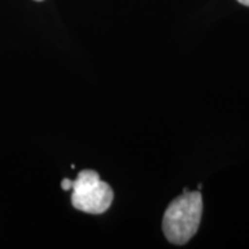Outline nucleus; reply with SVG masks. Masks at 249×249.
Wrapping results in <instances>:
<instances>
[{
    "mask_svg": "<svg viewBox=\"0 0 249 249\" xmlns=\"http://www.w3.org/2000/svg\"><path fill=\"white\" fill-rule=\"evenodd\" d=\"M35 1H43V0H35Z\"/></svg>",
    "mask_w": 249,
    "mask_h": 249,
    "instance_id": "nucleus-5",
    "label": "nucleus"
},
{
    "mask_svg": "<svg viewBox=\"0 0 249 249\" xmlns=\"http://www.w3.org/2000/svg\"><path fill=\"white\" fill-rule=\"evenodd\" d=\"M112 201V188L100 178L96 170H82L78 178L72 183L71 204L80 212L90 214L104 213L111 206Z\"/></svg>",
    "mask_w": 249,
    "mask_h": 249,
    "instance_id": "nucleus-2",
    "label": "nucleus"
},
{
    "mask_svg": "<svg viewBox=\"0 0 249 249\" xmlns=\"http://www.w3.org/2000/svg\"><path fill=\"white\" fill-rule=\"evenodd\" d=\"M204 212L201 191H184L172 199L162 219V230L170 244L184 245L198 231Z\"/></svg>",
    "mask_w": 249,
    "mask_h": 249,
    "instance_id": "nucleus-1",
    "label": "nucleus"
},
{
    "mask_svg": "<svg viewBox=\"0 0 249 249\" xmlns=\"http://www.w3.org/2000/svg\"><path fill=\"white\" fill-rule=\"evenodd\" d=\"M72 183H73V180H71V178H64L61 181V188L65 191L72 190Z\"/></svg>",
    "mask_w": 249,
    "mask_h": 249,
    "instance_id": "nucleus-3",
    "label": "nucleus"
},
{
    "mask_svg": "<svg viewBox=\"0 0 249 249\" xmlns=\"http://www.w3.org/2000/svg\"><path fill=\"white\" fill-rule=\"evenodd\" d=\"M240 4H242V6H247V7H249V0H237Z\"/></svg>",
    "mask_w": 249,
    "mask_h": 249,
    "instance_id": "nucleus-4",
    "label": "nucleus"
}]
</instances>
